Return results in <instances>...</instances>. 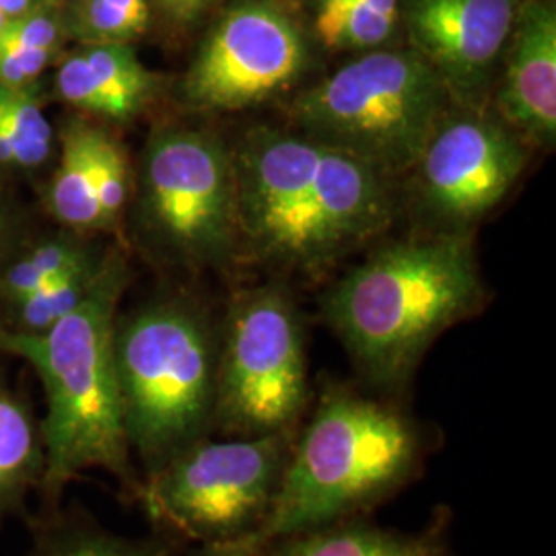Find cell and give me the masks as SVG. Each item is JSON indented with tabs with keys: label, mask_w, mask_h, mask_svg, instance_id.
Masks as SVG:
<instances>
[{
	"label": "cell",
	"mask_w": 556,
	"mask_h": 556,
	"mask_svg": "<svg viewBox=\"0 0 556 556\" xmlns=\"http://www.w3.org/2000/svg\"><path fill=\"white\" fill-rule=\"evenodd\" d=\"M0 163L15 165V147H13L11 137L7 135L2 122H0Z\"/></svg>",
	"instance_id": "obj_28"
},
{
	"label": "cell",
	"mask_w": 556,
	"mask_h": 556,
	"mask_svg": "<svg viewBox=\"0 0 556 556\" xmlns=\"http://www.w3.org/2000/svg\"><path fill=\"white\" fill-rule=\"evenodd\" d=\"M114 363L140 477L213 435L219 337L194 303L165 299L116 318Z\"/></svg>",
	"instance_id": "obj_5"
},
{
	"label": "cell",
	"mask_w": 556,
	"mask_h": 556,
	"mask_svg": "<svg viewBox=\"0 0 556 556\" xmlns=\"http://www.w3.org/2000/svg\"><path fill=\"white\" fill-rule=\"evenodd\" d=\"M4 25H7V20H4V15L0 13V31H2V27H4Z\"/></svg>",
	"instance_id": "obj_30"
},
{
	"label": "cell",
	"mask_w": 556,
	"mask_h": 556,
	"mask_svg": "<svg viewBox=\"0 0 556 556\" xmlns=\"http://www.w3.org/2000/svg\"><path fill=\"white\" fill-rule=\"evenodd\" d=\"M122 289L124 268L110 262L79 307L50 330L25 334L0 328V353L27 361L46 392L40 509L59 507L66 486L87 470L108 472L126 501L139 498L142 477L124 431L114 363Z\"/></svg>",
	"instance_id": "obj_2"
},
{
	"label": "cell",
	"mask_w": 556,
	"mask_h": 556,
	"mask_svg": "<svg viewBox=\"0 0 556 556\" xmlns=\"http://www.w3.org/2000/svg\"><path fill=\"white\" fill-rule=\"evenodd\" d=\"M298 429L200 439L142 477L137 505L157 534L179 544L241 540L268 514Z\"/></svg>",
	"instance_id": "obj_7"
},
{
	"label": "cell",
	"mask_w": 556,
	"mask_h": 556,
	"mask_svg": "<svg viewBox=\"0 0 556 556\" xmlns=\"http://www.w3.org/2000/svg\"><path fill=\"white\" fill-rule=\"evenodd\" d=\"M56 0H0V13L4 20H20L23 15L50 9Z\"/></svg>",
	"instance_id": "obj_27"
},
{
	"label": "cell",
	"mask_w": 556,
	"mask_h": 556,
	"mask_svg": "<svg viewBox=\"0 0 556 556\" xmlns=\"http://www.w3.org/2000/svg\"><path fill=\"white\" fill-rule=\"evenodd\" d=\"M452 91L417 50H374L301 93V135L396 176L417 165L450 114Z\"/></svg>",
	"instance_id": "obj_6"
},
{
	"label": "cell",
	"mask_w": 556,
	"mask_h": 556,
	"mask_svg": "<svg viewBox=\"0 0 556 556\" xmlns=\"http://www.w3.org/2000/svg\"><path fill=\"white\" fill-rule=\"evenodd\" d=\"M93 181L101 223L116 219L128 194V165L118 142L98 128L93 153Z\"/></svg>",
	"instance_id": "obj_23"
},
{
	"label": "cell",
	"mask_w": 556,
	"mask_h": 556,
	"mask_svg": "<svg viewBox=\"0 0 556 556\" xmlns=\"http://www.w3.org/2000/svg\"><path fill=\"white\" fill-rule=\"evenodd\" d=\"M470 241H408L363 262L321 299V309L361 374L400 390L439 334L482 305Z\"/></svg>",
	"instance_id": "obj_4"
},
{
	"label": "cell",
	"mask_w": 556,
	"mask_h": 556,
	"mask_svg": "<svg viewBox=\"0 0 556 556\" xmlns=\"http://www.w3.org/2000/svg\"><path fill=\"white\" fill-rule=\"evenodd\" d=\"M100 273L101 266H93L52 280L50 285L41 287L38 293L11 305V319L0 328L25 334H41L50 330L56 321L79 307Z\"/></svg>",
	"instance_id": "obj_20"
},
{
	"label": "cell",
	"mask_w": 556,
	"mask_h": 556,
	"mask_svg": "<svg viewBox=\"0 0 556 556\" xmlns=\"http://www.w3.org/2000/svg\"><path fill=\"white\" fill-rule=\"evenodd\" d=\"M197 2H199L200 13H202V11H204V9H206V7H208L213 0H197Z\"/></svg>",
	"instance_id": "obj_29"
},
{
	"label": "cell",
	"mask_w": 556,
	"mask_h": 556,
	"mask_svg": "<svg viewBox=\"0 0 556 556\" xmlns=\"http://www.w3.org/2000/svg\"><path fill=\"white\" fill-rule=\"evenodd\" d=\"M233 167L238 229L280 264L319 266L392 217L383 174L305 135L250 132Z\"/></svg>",
	"instance_id": "obj_3"
},
{
	"label": "cell",
	"mask_w": 556,
	"mask_h": 556,
	"mask_svg": "<svg viewBox=\"0 0 556 556\" xmlns=\"http://www.w3.org/2000/svg\"><path fill=\"white\" fill-rule=\"evenodd\" d=\"M307 46L295 21L268 0L233 7L200 48L184 96L200 110L236 112L301 77Z\"/></svg>",
	"instance_id": "obj_10"
},
{
	"label": "cell",
	"mask_w": 556,
	"mask_h": 556,
	"mask_svg": "<svg viewBox=\"0 0 556 556\" xmlns=\"http://www.w3.org/2000/svg\"><path fill=\"white\" fill-rule=\"evenodd\" d=\"M528 163L516 132L484 116H445L418 160L425 206L450 223H470L495 208Z\"/></svg>",
	"instance_id": "obj_11"
},
{
	"label": "cell",
	"mask_w": 556,
	"mask_h": 556,
	"mask_svg": "<svg viewBox=\"0 0 556 556\" xmlns=\"http://www.w3.org/2000/svg\"><path fill=\"white\" fill-rule=\"evenodd\" d=\"M46 468L41 420L0 383V530L11 519H29V495L38 493Z\"/></svg>",
	"instance_id": "obj_17"
},
{
	"label": "cell",
	"mask_w": 556,
	"mask_h": 556,
	"mask_svg": "<svg viewBox=\"0 0 556 556\" xmlns=\"http://www.w3.org/2000/svg\"><path fill=\"white\" fill-rule=\"evenodd\" d=\"M149 23L144 0H79L71 27L87 43H126Z\"/></svg>",
	"instance_id": "obj_22"
},
{
	"label": "cell",
	"mask_w": 556,
	"mask_h": 556,
	"mask_svg": "<svg viewBox=\"0 0 556 556\" xmlns=\"http://www.w3.org/2000/svg\"><path fill=\"white\" fill-rule=\"evenodd\" d=\"M0 122L15 147V165L36 167L52 149V128L29 89L0 85Z\"/></svg>",
	"instance_id": "obj_21"
},
{
	"label": "cell",
	"mask_w": 556,
	"mask_h": 556,
	"mask_svg": "<svg viewBox=\"0 0 556 556\" xmlns=\"http://www.w3.org/2000/svg\"><path fill=\"white\" fill-rule=\"evenodd\" d=\"M433 438L397 406L330 388L299 425L277 495L248 536L192 556H266L287 538L367 516L413 484Z\"/></svg>",
	"instance_id": "obj_1"
},
{
	"label": "cell",
	"mask_w": 556,
	"mask_h": 556,
	"mask_svg": "<svg viewBox=\"0 0 556 556\" xmlns=\"http://www.w3.org/2000/svg\"><path fill=\"white\" fill-rule=\"evenodd\" d=\"M98 128L73 122L62 137V160L52 184V211L62 223L79 229L101 227L93 181Z\"/></svg>",
	"instance_id": "obj_18"
},
{
	"label": "cell",
	"mask_w": 556,
	"mask_h": 556,
	"mask_svg": "<svg viewBox=\"0 0 556 556\" xmlns=\"http://www.w3.org/2000/svg\"><path fill=\"white\" fill-rule=\"evenodd\" d=\"M59 93L85 112L128 119L155 93L153 75L128 43H89L60 66Z\"/></svg>",
	"instance_id": "obj_14"
},
{
	"label": "cell",
	"mask_w": 556,
	"mask_h": 556,
	"mask_svg": "<svg viewBox=\"0 0 556 556\" xmlns=\"http://www.w3.org/2000/svg\"><path fill=\"white\" fill-rule=\"evenodd\" d=\"M50 59L52 50L0 41V85L11 89H27L29 83L40 77Z\"/></svg>",
	"instance_id": "obj_24"
},
{
	"label": "cell",
	"mask_w": 556,
	"mask_h": 556,
	"mask_svg": "<svg viewBox=\"0 0 556 556\" xmlns=\"http://www.w3.org/2000/svg\"><path fill=\"white\" fill-rule=\"evenodd\" d=\"M505 56L498 110L523 137L553 147L556 139V11L548 0L517 7Z\"/></svg>",
	"instance_id": "obj_13"
},
{
	"label": "cell",
	"mask_w": 556,
	"mask_h": 556,
	"mask_svg": "<svg viewBox=\"0 0 556 556\" xmlns=\"http://www.w3.org/2000/svg\"><path fill=\"white\" fill-rule=\"evenodd\" d=\"M266 556H457L447 523L435 521L420 532L381 528L367 516L349 517L318 530L287 538Z\"/></svg>",
	"instance_id": "obj_15"
},
{
	"label": "cell",
	"mask_w": 556,
	"mask_h": 556,
	"mask_svg": "<svg viewBox=\"0 0 556 556\" xmlns=\"http://www.w3.org/2000/svg\"><path fill=\"white\" fill-rule=\"evenodd\" d=\"M309 402L295 303L275 287L231 299L219 337L213 433L254 438L295 429Z\"/></svg>",
	"instance_id": "obj_8"
},
{
	"label": "cell",
	"mask_w": 556,
	"mask_h": 556,
	"mask_svg": "<svg viewBox=\"0 0 556 556\" xmlns=\"http://www.w3.org/2000/svg\"><path fill=\"white\" fill-rule=\"evenodd\" d=\"M29 260L40 268L43 275L50 278L66 277L75 275L80 270L93 268L91 260L85 256V252L75 248V245H64V243H48L38 248Z\"/></svg>",
	"instance_id": "obj_26"
},
{
	"label": "cell",
	"mask_w": 556,
	"mask_h": 556,
	"mask_svg": "<svg viewBox=\"0 0 556 556\" xmlns=\"http://www.w3.org/2000/svg\"><path fill=\"white\" fill-rule=\"evenodd\" d=\"M147 211L161 238L184 256L213 262L238 231L233 155L199 130H167L144 160Z\"/></svg>",
	"instance_id": "obj_9"
},
{
	"label": "cell",
	"mask_w": 556,
	"mask_h": 556,
	"mask_svg": "<svg viewBox=\"0 0 556 556\" xmlns=\"http://www.w3.org/2000/svg\"><path fill=\"white\" fill-rule=\"evenodd\" d=\"M516 11V0H406L404 17L413 50L466 96L491 77Z\"/></svg>",
	"instance_id": "obj_12"
},
{
	"label": "cell",
	"mask_w": 556,
	"mask_h": 556,
	"mask_svg": "<svg viewBox=\"0 0 556 556\" xmlns=\"http://www.w3.org/2000/svg\"><path fill=\"white\" fill-rule=\"evenodd\" d=\"M59 38L60 21L56 15L50 13V9L23 15L20 20L7 21V25L0 31L2 43L43 50H52L59 43Z\"/></svg>",
	"instance_id": "obj_25"
},
{
	"label": "cell",
	"mask_w": 556,
	"mask_h": 556,
	"mask_svg": "<svg viewBox=\"0 0 556 556\" xmlns=\"http://www.w3.org/2000/svg\"><path fill=\"white\" fill-rule=\"evenodd\" d=\"M400 0H318L314 29L332 50H374L392 38Z\"/></svg>",
	"instance_id": "obj_19"
},
{
	"label": "cell",
	"mask_w": 556,
	"mask_h": 556,
	"mask_svg": "<svg viewBox=\"0 0 556 556\" xmlns=\"http://www.w3.org/2000/svg\"><path fill=\"white\" fill-rule=\"evenodd\" d=\"M25 523L31 544L23 556H192L184 544L161 534H114L77 505L38 509Z\"/></svg>",
	"instance_id": "obj_16"
}]
</instances>
